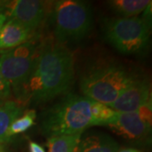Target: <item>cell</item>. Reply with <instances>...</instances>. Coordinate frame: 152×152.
I'll return each instance as SVG.
<instances>
[{"instance_id": "obj_13", "label": "cell", "mask_w": 152, "mask_h": 152, "mask_svg": "<svg viewBox=\"0 0 152 152\" xmlns=\"http://www.w3.org/2000/svg\"><path fill=\"white\" fill-rule=\"evenodd\" d=\"M151 3V0H112L107 4L120 17L131 18L143 13Z\"/></svg>"}, {"instance_id": "obj_19", "label": "cell", "mask_w": 152, "mask_h": 152, "mask_svg": "<svg viewBox=\"0 0 152 152\" xmlns=\"http://www.w3.org/2000/svg\"><path fill=\"white\" fill-rule=\"evenodd\" d=\"M29 151L30 152H46L44 148L37 142L31 141L29 144Z\"/></svg>"}, {"instance_id": "obj_20", "label": "cell", "mask_w": 152, "mask_h": 152, "mask_svg": "<svg viewBox=\"0 0 152 152\" xmlns=\"http://www.w3.org/2000/svg\"><path fill=\"white\" fill-rule=\"evenodd\" d=\"M117 152H141L140 151L137 150L135 148H131V147H129V148H122L118 151Z\"/></svg>"}, {"instance_id": "obj_18", "label": "cell", "mask_w": 152, "mask_h": 152, "mask_svg": "<svg viewBox=\"0 0 152 152\" xmlns=\"http://www.w3.org/2000/svg\"><path fill=\"white\" fill-rule=\"evenodd\" d=\"M7 20H8V15H7V12H6L4 1H0V30L3 27V26L5 24Z\"/></svg>"}, {"instance_id": "obj_7", "label": "cell", "mask_w": 152, "mask_h": 152, "mask_svg": "<svg viewBox=\"0 0 152 152\" xmlns=\"http://www.w3.org/2000/svg\"><path fill=\"white\" fill-rule=\"evenodd\" d=\"M151 102L130 113H116L104 126L114 133L133 141H143L151 133Z\"/></svg>"}, {"instance_id": "obj_4", "label": "cell", "mask_w": 152, "mask_h": 152, "mask_svg": "<svg viewBox=\"0 0 152 152\" xmlns=\"http://www.w3.org/2000/svg\"><path fill=\"white\" fill-rule=\"evenodd\" d=\"M53 23L58 43L79 42L91 31V7L86 2L80 0L56 1L53 10Z\"/></svg>"}, {"instance_id": "obj_5", "label": "cell", "mask_w": 152, "mask_h": 152, "mask_svg": "<svg viewBox=\"0 0 152 152\" xmlns=\"http://www.w3.org/2000/svg\"><path fill=\"white\" fill-rule=\"evenodd\" d=\"M150 23L140 17H117L104 25V36L111 46L124 54H138L149 45Z\"/></svg>"}, {"instance_id": "obj_10", "label": "cell", "mask_w": 152, "mask_h": 152, "mask_svg": "<svg viewBox=\"0 0 152 152\" xmlns=\"http://www.w3.org/2000/svg\"><path fill=\"white\" fill-rule=\"evenodd\" d=\"M33 31L18 22L8 19L0 30V49L15 48L31 40Z\"/></svg>"}, {"instance_id": "obj_9", "label": "cell", "mask_w": 152, "mask_h": 152, "mask_svg": "<svg viewBox=\"0 0 152 152\" xmlns=\"http://www.w3.org/2000/svg\"><path fill=\"white\" fill-rule=\"evenodd\" d=\"M151 102V86L148 80L137 78L108 107L117 113L135 112Z\"/></svg>"}, {"instance_id": "obj_16", "label": "cell", "mask_w": 152, "mask_h": 152, "mask_svg": "<svg viewBox=\"0 0 152 152\" xmlns=\"http://www.w3.org/2000/svg\"><path fill=\"white\" fill-rule=\"evenodd\" d=\"M117 112L110 108L105 104L100 103L91 100V126H104V124L111 119Z\"/></svg>"}, {"instance_id": "obj_8", "label": "cell", "mask_w": 152, "mask_h": 152, "mask_svg": "<svg viewBox=\"0 0 152 152\" xmlns=\"http://www.w3.org/2000/svg\"><path fill=\"white\" fill-rule=\"evenodd\" d=\"M8 19L18 22L34 32L43 21L45 4L38 0L4 1Z\"/></svg>"}, {"instance_id": "obj_15", "label": "cell", "mask_w": 152, "mask_h": 152, "mask_svg": "<svg viewBox=\"0 0 152 152\" xmlns=\"http://www.w3.org/2000/svg\"><path fill=\"white\" fill-rule=\"evenodd\" d=\"M37 114L34 110H29L24 112L20 117L15 119L10 126L7 131V136L10 139L12 136L17 135L19 134H22L29 129H31L35 124Z\"/></svg>"}, {"instance_id": "obj_22", "label": "cell", "mask_w": 152, "mask_h": 152, "mask_svg": "<svg viewBox=\"0 0 152 152\" xmlns=\"http://www.w3.org/2000/svg\"><path fill=\"white\" fill-rule=\"evenodd\" d=\"M5 101H7V100H4V99H3V98H2V97H0V106H1V105H2V104L4 103V102H5Z\"/></svg>"}, {"instance_id": "obj_17", "label": "cell", "mask_w": 152, "mask_h": 152, "mask_svg": "<svg viewBox=\"0 0 152 152\" xmlns=\"http://www.w3.org/2000/svg\"><path fill=\"white\" fill-rule=\"evenodd\" d=\"M11 92V89L8 82L6 81L0 72V97L4 100H7L10 96Z\"/></svg>"}, {"instance_id": "obj_6", "label": "cell", "mask_w": 152, "mask_h": 152, "mask_svg": "<svg viewBox=\"0 0 152 152\" xmlns=\"http://www.w3.org/2000/svg\"><path fill=\"white\" fill-rule=\"evenodd\" d=\"M42 44L32 37L0 57V72L15 96L27 80Z\"/></svg>"}, {"instance_id": "obj_12", "label": "cell", "mask_w": 152, "mask_h": 152, "mask_svg": "<svg viewBox=\"0 0 152 152\" xmlns=\"http://www.w3.org/2000/svg\"><path fill=\"white\" fill-rule=\"evenodd\" d=\"M25 107L16 101L7 100L0 106V142L9 140L7 131L11 124L24 113Z\"/></svg>"}, {"instance_id": "obj_21", "label": "cell", "mask_w": 152, "mask_h": 152, "mask_svg": "<svg viewBox=\"0 0 152 152\" xmlns=\"http://www.w3.org/2000/svg\"><path fill=\"white\" fill-rule=\"evenodd\" d=\"M0 152H10V151L6 149L5 146H4V145H0Z\"/></svg>"}, {"instance_id": "obj_1", "label": "cell", "mask_w": 152, "mask_h": 152, "mask_svg": "<svg viewBox=\"0 0 152 152\" xmlns=\"http://www.w3.org/2000/svg\"><path fill=\"white\" fill-rule=\"evenodd\" d=\"M74 57L58 42L42 43L27 80L17 93L16 102L37 105L68 92L74 80Z\"/></svg>"}, {"instance_id": "obj_3", "label": "cell", "mask_w": 152, "mask_h": 152, "mask_svg": "<svg viewBox=\"0 0 152 152\" xmlns=\"http://www.w3.org/2000/svg\"><path fill=\"white\" fill-rule=\"evenodd\" d=\"M136 79L123 65L108 63L88 69L80 86L84 96L109 106Z\"/></svg>"}, {"instance_id": "obj_2", "label": "cell", "mask_w": 152, "mask_h": 152, "mask_svg": "<svg viewBox=\"0 0 152 152\" xmlns=\"http://www.w3.org/2000/svg\"><path fill=\"white\" fill-rule=\"evenodd\" d=\"M91 100L69 93L44 110L40 129L48 139L60 135L82 134L91 127Z\"/></svg>"}, {"instance_id": "obj_11", "label": "cell", "mask_w": 152, "mask_h": 152, "mask_svg": "<svg viewBox=\"0 0 152 152\" xmlns=\"http://www.w3.org/2000/svg\"><path fill=\"white\" fill-rule=\"evenodd\" d=\"M119 145L114 139L102 132H92L80 137L75 152H117Z\"/></svg>"}, {"instance_id": "obj_14", "label": "cell", "mask_w": 152, "mask_h": 152, "mask_svg": "<svg viewBox=\"0 0 152 152\" xmlns=\"http://www.w3.org/2000/svg\"><path fill=\"white\" fill-rule=\"evenodd\" d=\"M81 135H60L48 138V152H75Z\"/></svg>"}]
</instances>
